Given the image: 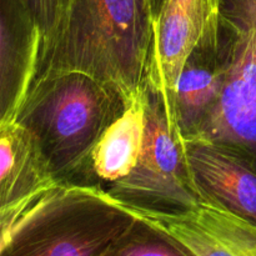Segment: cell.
I'll use <instances>...</instances> for the list:
<instances>
[{"mask_svg": "<svg viewBox=\"0 0 256 256\" xmlns=\"http://www.w3.org/2000/svg\"><path fill=\"white\" fill-rule=\"evenodd\" d=\"M122 90L69 72L35 79L18 115L62 182L90 185V156L128 105Z\"/></svg>", "mask_w": 256, "mask_h": 256, "instance_id": "7a4b0ae2", "label": "cell"}, {"mask_svg": "<svg viewBox=\"0 0 256 256\" xmlns=\"http://www.w3.org/2000/svg\"><path fill=\"white\" fill-rule=\"evenodd\" d=\"M219 39L220 92L185 142L225 148L256 168V0H222Z\"/></svg>", "mask_w": 256, "mask_h": 256, "instance_id": "277c9868", "label": "cell"}, {"mask_svg": "<svg viewBox=\"0 0 256 256\" xmlns=\"http://www.w3.org/2000/svg\"><path fill=\"white\" fill-rule=\"evenodd\" d=\"M42 34V58L54 39L72 0H24ZM42 62V60H40Z\"/></svg>", "mask_w": 256, "mask_h": 256, "instance_id": "5bb4252c", "label": "cell"}, {"mask_svg": "<svg viewBox=\"0 0 256 256\" xmlns=\"http://www.w3.org/2000/svg\"><path fill=\"white\" fill-rule=\"evenodd\" d=\"M122 205L135 218L145 220L172 238L189 255L256 256L255 222L209 198L194 208L179 212Z\"/></svg>", "mask_w": 256, "mask_h": 256, "instance_id": "52a82bcc", "label": "cell"}, {"mask_svg": "<svg viewBox=\"0 0 256 256\" xmlns=\"http://www.w3.org/2000/svg\"><path fill=\"white\" fill-rule=\"evenodd\" d=\"M146 128L134 169L105 188L124 205L160 212L194 208L208 198L195 180L176 114L160 92L144 84Z\"/></svg>", "mask_w": 256, "mask_h": 256, "instance_id": "5b68a950", "label": "cell"}, {"mask_svg": "<svg viewBox=\"0 0 256 256\" xmlns=\"http://www.w3.org/2000/svg\"><path fill=\"white\" fill-rule=\"evenodd\" d=\"M184 256L189 252L172 238L136 218L132 226L105 252L104 256Z\"/></svg>", "mask_w": 256, "mask_h": 256, "instance_id": "4fadbf2b", "label": "cell"}, {"mask_svg": "<svg viewBox=\"0 0 256 256\" xmlns=\"http://www.w3.org/2000/svg\"><path fill=\"white\" fill-rule=\"evenodd\" d=\"M42 50V30L24 0H0V122H16Z\"/></svg>", "mask_w": 256, "mask_h": 256, "instance_id": "9c48e42d", "label": "cell"}, {"mask_svg": "<svg viewBox=\"0 0 256 256\" xmlns=\"http://www.w3.org/2000/svg\"><path fill=\"white\" fill-rule=\"evenodd\" d=\"M59 184L32 132L18 122H0V238Z\"/></svg>", "mask_w": 256, "mask_h": 256, "instance_id": "ba28073f", "label": "cell"}, {"mask_svg": "<svg viewBox=\"0 0 256 256\" xmlns=\"http://www.w3.org/2000/svg\"><path fill=\"white\" fill-rule=\"evenodd\" d=\"M148 2H149V6H150V10H152V22H154L155 16L158 15V12H159L160 10V6H162V0H148Z\"/></svg>", "mask_w": 256, "mask_h": 256, "instance_id": "9a60e30c", "label": "cell"}, {"mask_svg": "<svg viewBox=\"0 0 256 256\" xmlns=\"http://www.w3.org/2000/svg\"><path fill=\"white\" fill-rule=\"evenodd\" d=\"M145 128L146 95L142 84L95 145L90 156V185L109 186L134 169L144 145Z\"/></svg>", "mask_w": 256, "mask_h": 256, "instance_id": "8fae6325", "label": "cell"}, {"mask_svg": "<svg viewBox=\"0 0 256 256\" xmlns=\"http://www.w3.org/2000/svg\"><path fill=\"white\" fill-rule=\"evenodd\" d=\"M220 9L222 0H162L152 22L144 84L160 92L174 112L182 66L202 38L219 29Z\"/></svg>", "mask_w": 256, "mask_h": 256, "instance_id": "8992f818", "label": "cell"}, {"mask_svg": "<svg viewBox=\"0 0 256 256\" xmlns=\"http://www.w3.org/2000/svg\"><path fill=\"white\" fill-rule=\"evenodd\" d=\"M219 42V29L208 32L190 52L178 79L175 112L184 139L196 129L220 92L222 69Z\"/></svg>", "mask_w": 256, "mask_h": 256, "instance_id": "7c38bea8", "label": "cell"}, {"mask_svg": "<svg viewBox=\"0 0 256 256\" xmlns=\"http://www.w3.org/2000/svg\"><path fill=\"white\" fill-rule=\"evenodd\" d=\"M135 220L105 188L62 182L0 238V255L104 256Z\"/></svg>", "mask_w": 256, "mask_h": 256, "instance_id": "3957f363", "label": "cell"}, {"mask_svg": "<svg viewBox=\"0 0 256 256\" xmlns=\"http://www.w3.org/2000/svg\"><path fill=\"white\" fill-rule=\"evenodd\" d=\"M185 142L195 180L205 196L256 224V168L225 148Z\"/></svg>", "mask_w": 256, "mask_h": 256, "instance_id": "30bf717a", "label": "cell"}, {"mask_svg": "<svg viewBox=\"0 0 256 256\" xmlns=\"http://www.w3.org/2000/svg\"><path fill=\"white\" fill-rule=\"evenodd\" d=\"M152 32L148 0H72L36 79L84 72L116 86L130 102L144 84Z\"/></svg>", "mask_w": 256, "mask_h": 256, "instance_id": "6da1fadb", "label": "cell"}]
</instances>
